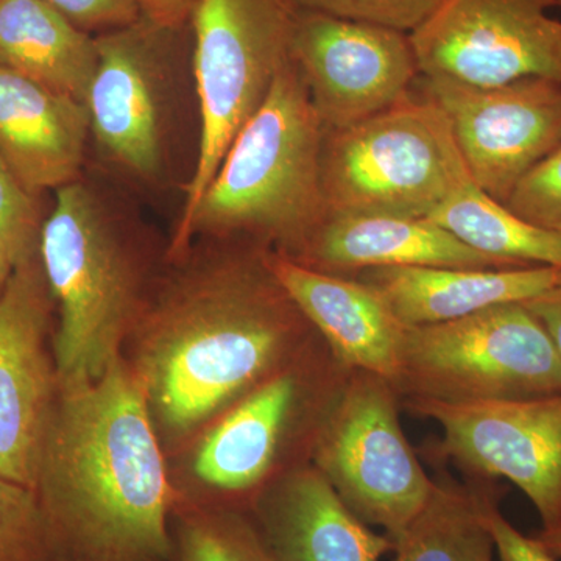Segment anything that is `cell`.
Wrapping results in <instances>:
<instances>
[{"mask_svg": "<svg viewBox=\"0 0 561 561\" xmlns=\"http://www.w3.org/2000/svg\"><path fill=\"white\" fill-rule=\"evenodd\" d=\"M35 491L58 560L171 561V483L124 357L95 381L58 382Z\"/></svg>", "mask_w": 561, "mask_h": 561, "instance_id": "obj_1", "label": "cell"}, {"mask_svg": "<svg viewBox=\"0 0 561 561\" xmlns=\"http://www.w3.org/2000/svg\"><path fill=\"white\" fill-rule=\"evenodd\" d=\"M306 323L267 251L184 273L140 324L131 365L154 424L187 434L242 400L287 367Z\"/></svg>", "mask_w": 561, "mask_h": 561, "instance_id": "obj_2", "label": "cell"}, {"mask_svg": "<svg viewBox=\"0 0 561 561\" xmlns=\"http://www.w3.org/2000/svg\"><path fill=\"white\" fill-rule=\"evenodd\" d=\"M327 130L294 60L273 80L203 194L190 236L245 234L297 257L327 219L321 154Z\"/></svg>", "mask_w": 561, "mask_h": 561, "instance_id": "obj_3", "label": "cell"}, {"mask_svg": "<svg viewBox=\"0 0 561 561\" xmlns=\"http://www.w3.org/2000/svg\"><path fill=\"white\" fill-rule=\"evenodd\" d=\"M39 261L60 323L54 359L58 382L101 378L136 324V268L98 195L79 183L57 190L43 221Z\"/></svg>", "mask_w": 561, "mask_h": 561, "instance_id": "obj_4", "label": "cell"}, {"mask_svg": "<svg viewBox=\"0 0 561 561\" xmlns=\"http://www.w3.org/2000/svg\"><path fill=\"white\" fill-rule=\"evenodd\" d=\"M471 184L445 111L423 92L324 136L321 186L328 216L427 219Z\"/></svg>", "mask_w": 561, "mask_h": 561, "instance_id": "obj_5", "label": "cell"}, {"mask_svg": "<svg viewBox=\"0 0 561 561\" xmlns=\"http://www.w3.org/2000/svg\"><path fill=\"white\" fill-rule=\"evenodd\" d=\"M294 0H198L191 18L192 65L201 101V147L172 251L191 241L203 194L279 70L291 60Z\"/></svg>", "mask_w": 561, "mask_h": 561, "instance_id": "obj_6", "label": "cell"}, {"mask_svg": "<svg viewBox=\"0 0 561 561\" xmlns=\"http://www.w3.org/2000/svg\"><path fill=\"white\" fill-rule=\"evenodd\" d=\"M394 390L405 400H529L561 391V359L524 302L404 328Z\"/></svg>", "mask_w": 561, "mask_h": 561, "instance_id": "obj_7", "label": "cell"}, {"mask_svg": "<svg viewBox=\"0 0 561 561\" xmlns=\"http://www.w3.org/2000/svg\"><path fill=\"white\" fill-rule=\"evenodd\" d=\"M400 394L382 376L348 371L321 419L316 467L343 502L390 540L426 504L434 482L402 432Z\"/></svg>", "mask_w": 561, "mask_h": 561, "instance_id": "obj_8", "label": "cell"}, {"mask_svg": "<svg viewBox=\"0 0 561 561\" xmlns=\"http://www.w3.org/2000/svg\"><path fill=\"white\" fill-rule=\"evenodd\" d=\"M561 0H443L411 33L420 76L490 88L561 83Z\"/></svg>", "mask_w": 561, "mask_h": 561, "instance_id": "obj_9", "label": "cell"}, {"mask_svg": "<svg viewBox=\"0 0 561 561\" xmlns=\"http://www.w3.org/2000/svg\"><path fill=\"white\" fill-rule=\"evenodd\" d=\"M404 405L440 424L442 456L483 478L515 483L537 508L541 527L561 522V391L529 400Z\"/></svg>", "mask_w": 561, "mask_h": 561, "instance_id": "obj_10", "label": "cell"}, {"mask_svg": "<svg viewBox=\"0 0 561 561\" xmlns=\"http://www.w3.org/2000/svg\"><path fill=\"white\" fill-rule=\"evenodd\" d=\"M416 81L445 111L476 186L502 205L561 144L560 81L530 77L490 88Z\"/></svg>", "mask_w": 561, "mask_h": 561, "instance_id": "obj_11", "label": "cell"}, {"mask_svg": "<svg viewBox=\"0 0 561 561\" xmlns=\"http://www.w3.org/2000/svg\"><path fill=\"white\" fill-rule=\"evenodd\" d=\"M290 55L327 131L390 108L420 77L409 33L317 11L298 10Z\"/></svg>", "mask_w": 561, "mask_h": 561, "instance_id": "obj_12", "label": "cell"}, {"mask_svg": "<svg viewBox=\"0 0 561 561\" xmlns=\"http://www.w3.org/2000/svg\"><path fill=\"white\" fill-rule=\"evenodd\" d=\"M184 28L142 16L95 36L99 61L87 99L91 133L103 154L136 179L151 180L161 171L162 83Z\"/></svg>", "mask_w": 561, "mask_h": 561, "instance_id": "obj_13", "label": "cell"}, {"mask_svg": "<svg viewBox=\"0 0 561 561\" xmlns=\"http://www.w3.org/2000/svg\"><path fill=\"white\" fill-rule=\"evenodd\" d=\"M51 301L39 256L16 265L0 291V476L31 489L58 393Z\"/></svg>", "mask_w": 561, "mask_h": 561, "instance_id": "obj_14", "label": "cell"}, {"mask_svg": "<svg viewBox=\"0 0 561 561\" xmlns=\"http://www.w3.org/2000/svg\"><path fill=\"white\" fill-rule=\"evenodd\" d=\"M267 261L290 300L323 335L339 367L394 381L404 327L378 291L278 251H267Z\"/></svg>", "mask_w": 561, "mask_h": 561, "instance_id": "obj_15", "label": "cell"}, {"mask_svg": "<svg viewBox=\"0 0 561 561\" xmlns=\"http://www.w3.org/2000/svg\"><path fill=\"white\" fill-rule=\"evenodd\" d=\"M275 561H379L393 541L362 522L317 467L278 479L254 505Z\"/></svg>", "mask_w": 561, "mask_h": 561, "instance_id": "obj_16", "label": "cell"}, {"mask_svg": "<svg viewBox=\"0 0 561 561\" xmlns=\"http://www.w3.org/2000/svg\"><path fill=\"white\" fill-rule=\"evenodd\" d=\"M90 131L84 103L0 66V154L33 197L77 181Z\"/></svg>", "mask_w": 561, "mask_h": 561, "instance_id": "obj_17", "label": "cell"}, {"mask_svg": "<svg viewBox=\"0 0 561 561\" xmlns=\"http://www.w3.org/2000/svg\"><path fill=\"white\" fill-rule=\"evenodd\" d=\"M291 260L317 271L381 267L515 268L460 242L430 219L330 214Z\"/></svg>", "mask_w": 561, "mask_h": 561, "instance_id": "obj_18", "label": "cell"}, {"mask_svg": "<svg viewBox=\"0 0 561 561\" xmlns=\"http://www.w3.org/2000/svg\"><path fill=\"white\" fill-rule=\"evenodd\" d=\"M404 328L463 319L505 302H524L561 283V268L381 267L360 272Z\"/></svg>", "mask_w": 561, "mask_h": 561, "instance_id": "obj_19", "label": "cell"}, {"mask_svg": "<svg viewBox=\"0 0 561 561\" xmlns=\"http://www.w3.org/2000/svg\"><path fill=\"white\" fill-rule=\"evenodd\" d=\"M301 394L300 376L286 367L243 397L198 446L194 459L198 481L224 493H245L264 482Z\"/></svg>", "mask_w": 561, "mask_h": 561, "instance_id": "obj_20", "label": "cell"}, {"mask_svg": "<svg viewBox=\"0 0 561 561\" xmlns=\"http://www.w3.org/2000/svg\"><path fill=\"white\" fill-rule=\"evenodd\" d=\"M95 38L46 0H0V66L87 105Z\"/></svg>", "mask_w": 561, "mask_h": 561, "instance_id": "obj_21", "label": "cell"}, {"mask_svg": "<svg viewBox=\"0 0 561 561\" xmlns=\"http://www.w3.org/2000/svg\"><path fill=\"white\" fill-rule=\"evenodd\" d=\"M491 491L446 479L393 540L390 561H494L493 535L483 515Z\"/></svg>", "mask_w": 561, "mask_h": 561, "instance_id": "obj_22", "label": "cell"}, {"mask_svg": "<svg viewBox=\"0 0 561 561\" xmlns=\"http://www.w3.org/2000/svg\"><path fill=\"white\" fill-rule=\"evenodd\" d=\"M427 219L465 245L511 267L552 265L561 268V232L535 227L476 184L442 203Z\"/></svg>", "mask_w": 561, "mask_h": 561, "instance_id": "obj_23", "label": "cell"}, {"mask_svg": "<svg viewBox=\"0 0 561 561\" xmlns=\"http://www.w3.org/2000/svg\"><path fill=\"white\" fill-rule=\"evenodd\" d=\"M171 535V561H275L256 522L230 508L181 512Z\"/></svg>", "mask_w": 561, "mask_h": 561, "instance_id": "obj_24", "label": "cell"}, {"mask_svg": "<svg viewBox=\"0 0 561 561\" xmlns=\"http://www.w3.org/2000/svg\"><path fill=\"white\" fill-rule=\"evenodd\" d=\"M0 561H60L38 493L2 476Z\"/></svg>", "mask_w": 561, "mask_h": 561, "instance_id": "obj_25", "label": "cell"}, {"mask_svg": "<svg viewBox=\"0 0 561 561\" xmlns=\"http://www.w3.org/2000/svg\"><path fill=\"white\" fill-rule=\"evenodd\" d=\"M41 228L43 221L35 197L0 154V238L13 257L14 267L39 256Z\"/></svg>", "mask_w": 561, "mask_h": 561, "instance_id": "obj_26", "label": "cell"}, {"mask_svg": "<svg viewBox=\"0 0 561 561\" xmlns=\"http://www.w3.org/2000/svg\"><path fill=\"white\" fill-rule=\"evenodd\" d=\"M300 10L367 22L404 33L420 27L443 0H294Z\"/></svg>", "mask_w": 561, "mask_h": 561, "instance_id": "obj_27", "label": "cell"}, {"mask_svg": "<svg viewBox=\"0 0 561 561\" xmlns=\"http://www.w3.org/2000/svg\"><path fill=\"white\" fill-rule=\"evenodd\" d=\"M505 206L535 227L561 232V144L519 181Z\"/></svg>", "mask_w": 561, "mask_h": 561, "instance_id": "obj_28", "label": "cell"}, {"mask_svg": "<svg viewBox=\"0 0 561 561\" xmlns=\"http://www.w3.org/2000/svg\"><path fill=\"white\" fill-rule=\"evenodd\" d=\"M81 31L99 35L128 27L142 18L139 0H46Z\"/></svg>", "mask_w": 561, "mask_h": 561, "instance_id": "obj_29", "label": "cell"}, {"mask_svg": "<svg viewBox=\"0 0 561 561\" xmlns=\"http://www.w3.org/2000/svg\"><path fill=\"white\" fill-rule=\"evenodd\" d=\"M483 515L493 535L497 560L559 561L553 559L551 553L546 552L534 537H526L502 515L497 493L490 494L489 500L485 501Z\"/></svg>", "mask_w": 561, "mask_h": 561, "instance_id": "obj_30", "label": "cell"}, {"mask_svg": "<svg viewBox=\"0 0 561 561\" xmlns=\"http://www.w3.org/2000/svg\"><path fill=\"white\" fill-rule=\"evenodd\" d=\"M198 0H139L142 16L162 25V27L181 28L191 24L192 13Z\"/></svg>", "mask_w": 561, "mask_h": 561, "instance_id": "obj_31", "label": "cell"}, {"mask_svg": "<svg viewBox=\"0 0 561 561\" xmlns=\"http://www.w3.org/2000/svg\"><path fill=\"white\" fill-rule=\"evenodd\" d=\"M524 305L541 321L561 359V283Z\"/></svg>", "mask_w": 561, "mask_h": 561, "instance_id": "obj_32", "label": "cell"}, {"mask_svg": "<svg viewBox=\"0 0 561 561\" xmlns=\"http://www.w3.org/2000/svg\"><path fill=\"white\" fill-rule=\"evenodd\" d=\"M534 538L540 542L546 552L551 553L553 559L561 560V522L552 527H541Z\"/></svg>", "mask_w": 561, "mask_h": 561, "instance_id": "obj_33", "label": "cell"}, {"mask_svg": "<svg viewBox=\"0 0 561 561\" xmlns=\"http://www.w3.org/2000/svg\"><path fill=\"white\" fill-rule=\"evenodd\" d=\"M14 262L13 257H11L9 249H7L5 242L0 238V291H2L3 286H5L7 280H9L11 272H13Z\"/></svg>", "mask_w": 561, "mask_h": 561, "instance_id": "obj_34", "label": "cell"}, {"mask_svg": "<svg viewBox=\"0 0 561 561\" xmlns=\"http://www.w3.org/2000/svg\"><path fill=\"white\" fill-rule=\"evenodd\" d=\"M560 10H561V5H560Z\"/></svg>", "mask_w": 561, "mask_h": 561, "instance_id": "obj_35", "label": "cell"}]
</instances>
